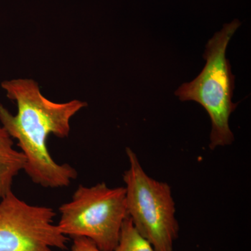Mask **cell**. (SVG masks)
<instances>
[{"mask_svg": "<svg viewBox=\"0 0 251 251\" xmlns=\"http://www.w3.org/2000/svg\"><path fill=\"white\" fill-rule=\"evenodd\" d=\"M241 25L238 20L226 24L208 41L204 53L206 64L191 82L184 83L175 92L181 101L193 100L205 109L210 117L211 132L209 148L227 146L234 141L229 119L237 108L232 102L234 79L226 50L229 41Z\"/></svg>", "mask_w": 251, "mask_h": 251, "instance_id": "7a4b0ae2", "label": "cell"}, {"mask_svg": "<svg viewBox=\"0 0 251 251\" xmlns=\"http://www.w3.org/2000/svg\"><path fill=\"white\" fill-rule=\"evenodd\" d=\"M113 251H156L153 246L135 228L129 216L122 225L120 239Z\"/></svg>", "mask_w": 251, "mask_h": 251, "instance_id": "52a82bcc", "label": "cell"}, {"mask_svg": "<svg viewBox=\"0 0 251 251\" xmlns=\"http://www.w3.org/2000/svg\"><path fill=\"white\" fill-rule=\"evenodd\" d=\"M14 145L13 138L0 125V198L12 191L14 178L25 164V157Z\"/></svg>", "mask_w": 251, "mask_h": 251, "instance_id": "8992f818", "label": "cell"}, {"mask_svg": "<svg viewBox=\"0 0 251 251\" xmlns=\"http://www.w3.org/2000/svg\"><path fill=\"white\" fill-rule=\"evenodd\" d=\"M73 239L71 251H103L87 238L74 237Z\"/></svg>", "mask_w": 251, "mask_h": 251, "instance_id": "ba28073f", "label": "cell"}, {"mask_svg": "<svg viewBox=\"0 0 251 251\" xmlns=\"http://www.w3.org/2000/svg\"><path fill=\"white\" fill-rule=\"evenodd\" d=\"M52 208L31 205L13 191L0 201V251H52L67 249L68 237L53 219Z\"/></svg>", "mask_w": 251, "mask_h": 251, "instance_id": "5b68a950", "label": "cell"}, {"mask_svg": "<svg viewBox=\"0 0 251 251\" xmlns=\"http://www.w3.org/2000/svg\"><path fill=\"white\" fill-rule=\"evenodd\" d=\"M59 211L57 226L64 235L87 238L100 250L113 251L128 216L125 187L109 188L103 182L91 187L80 185Z\"/></svg>", "mask_w": 251, "mask_h": 251, "instance_id": "3957f363", "label": "cell"}, {"mask_svg": "<svg viewBox=\"0 0 251 251\" xmlns=\"http://www.w3.org/2000/svg\"><path fill=\"white\" fill-rule=\"evenodd\" d=\"M10 100L16 102L18 112L13 115L0 104V123L25 157L23 171L35 184L44 188L67 187L77 176L74 167L54 161L48 149V138L53 134L67 138L73 117L87 106L73 100L54 103L41 94L39 85L31 79H14L1 82Z\"/></svg>", "mask_w": 251, "mask_h": 251, "instance_id": "6da1fadb", "label": "cell"}, {"mask_svg": "<svg viewBox=\"0 0 251 251\" xmlns=\"http://www.w3.org/2000/svg\"><path fill=\"white\" fill-rule=\"evenodd\" d=\"M126 152L129 161L124 174L128 215L155 250L173 251L179 224L171 186L147 175L131 149Z\"/></svg>", "mask_w": 251, "mask_h": 251, "instance_id": "277c9868", "label": "cell"}]
</instances>
